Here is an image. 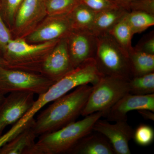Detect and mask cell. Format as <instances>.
<instances>
[{"label": "cell", "instance_id": "obj_13", "mask_svg": "<svg viewBox=\"0 0 154 154\" xmlns=\"http://www.w3.org/2000/svg\"><path fill=\"white\" fill-rule=\"evenodd\" d=\"M66 39L69 56L74 68L87 60L94 58L97 40L92 32L73 30Z\"/></svg>", "mask_w": 154, "mask_h": 154}, {"label": "cell", "instance_id": "obj_12", "mask_svg": "<svg viewBox=\"0 0 154 154\" xmlns=\"http://www.w3.org/2000/svg\"><path fill=\"white\" fill-rule=\"evenodd\" d=\"M66 38H62L45 60L39 74L56 82L73 69Z\"/></svg>", "mask_w": 154, "mask_h": 154}, {"label": "cell", "instance_id": "obj_1", "mask_svg": "<svg viewBox=\"0 0 154 154\" xmlns=\"http://www.w3.org/2000/svg\"><path fill=\"white\" fill-rule=\"evenodd\" d=\"M93 86L83 85L53 101L42 112L33 125L36 135L53 132L75 121L81 115Z\"/></svg>", "mask_w": 154, "mask_h": 154}, {"label": "cell", "instance_id": "obj_21", "mask_svg": "<svg viewBox=\"0 0 154 154\" xmlns=\"http://www.w3.org/2000/svg\"><path fill=\"white\" fill-rule=\"evenodd\" d=\"M125 19L134 35L142 33L154 25V14L145 12L130 11L125 15Z\"/></svg>", "mask_w": 154, "mask_h": 154}, {"label": "cell", "instance_id": "obj_2", "mask_svg": "<svg viewBox=\"0 0 154 154\" xmlns=\"http://www.w3.org/2000/svg\"><path fill=\"white\" fill-rule=\"evenodd\" d=\"M103 76L99 71L94 58L85 61L66 75L54 83L48 91L38 96L33 106L22 118L13 126L19 130L45 105L66 95L72 89L83 85L94 86Z\"/></svg>", "mask_w": 154, "mask_h": 154}, {"label": "cell", "instance_id": "obj_20", "mask_svg": "<svg viewBox=\"0 0 154 154\" xmlns=\"http://www.w3.org/2000/svg\"><path fill=\"white\" fill-rule=\"evenodd\" d=\"M108 33L128 55V52L133 48L131 40L134 34L127 22L125 17L117 23Z\"/></svg>", "mask_w": 154, "mask_h": 154}, {"label": "cell", "instance_id": "obj_33", "mask_svg": "<svg viewBox=\"0 0 154 154\" xmlns=\"http://www.w3.org/2000/svg\"><path fill=\"white\" fill-rule=\"evenodd\" d=\"M5 95H3L2 94H0V104L2 102L3 100L5 98Z\"/></svg>", "mask_w": 154, "mask_h": 154}, {"label": "cell", "instance_id": "obj_14", "mask_svg": "<svg viewBox=\"0 0 154 154\" xmlns=\"http://www.w3.org/2000/svg\"><path fill=\"white\" fill-rule=\"evenodd\" d=\"M144 109L154 112V94L137 95L129 93L116 102L105 116L108 121H127L128 112Z\"/></svg>", "mask_w": 154, "mask_h": 154}, {"label": "cell", "instance_id": "obj_27", "mask_svg": "<svg viewBox=\"0 0 154 154\" xmlns=\"http://www.w3.org/2000/svg\"><path fill=\"white\" fill-rule=\"evenodd\" d=\"M134 49L141 52L154 54V32L151 31L146 34L138 42Z\"/></svg>", "mask_w": 154, "mask_h": 154}, {"label": "cell", "instance_id": "obj_4", "mask_svg": "<svg viewBox=\"0 0 154 154\" xmlns=\"http://www.w3.org/2000/svg\"><path fill=\"white\" fill-rule=\"evenodd\" d=\"M60 40L33 44L24 38H12L1 56L7 68L39 73L45 60Z\"/></svg>", "mask_w": 154, "mask_h": 154}, {"label": "cell", "instance_id": "obj_32", "mask_svg": "<svg viewBox=\"0 0 154 154\" xmlns=\"http://www.w3.org/2000/svg\"><path fill=\"white\" fill-rule=\"evenodd\" d=\"M0 67L7 68V64L6 62L1 55H0Z\"/></svg>", "mask_w": 154, "mask_h": 154}, {"label": "cell", "instance_id": "obj_22", "mask_svg": "<svg viewBox=\"0 0 154 154\" xmlns=\"http://www.w3.org/2000/svg\"><path fill=\"white\" fill-rule=\"evenodd\" d=\"M129 94L146 95L154 94V72L132 77L128 80Z\"/></svg>", "mask_w": 154, "mask_h": 154}, {"label": "cell", "instance_id": "obj_24", "mask_svg": "<svg viewBox=\"0 0 154 154\" xmlns=\"http://www.w3.org/2000/svg\"><path fill=\"white\" fill-rule=\"evenodd\" d=\"M23 0H1L0 13L6 25L10 30L14 25V19Z\"/></svg>", "mask_w": 154, "mask_h": 154}, {"label": "cell", "instance_id": "obj_17", "mask_svg": "<svg viewBox=\"0 0 154 154\" xmlns=\"http://www.w3.org/2000/svg\"><path fill=\"white\" fill-rule=\"evenodd\" d=\"M128 12L126 9L119 7L96 13L91 32L96 36L108 33Z\"/></svg>", "mask_w": 154, "mask_h": 154}, {"label": "cell", "instance_id": "obj_26", "mask_svg": "<svg viewBox=\"0 0 154 154\" xmlns=\"http://www.w3.org/2000/svg\"><path fill=\"white\" fill-rule=\"evenodd\" d=\"M80 3L96 13L120 7L115 0H79Z\"/></svg>", "mask_w": 154, "mask_h": 154}, {"label": "cell", "instance_id": "obj_5", "mask_svg": "<svg viewBox=\"0 0 154 154\" xmlns=\"http://www.w3.org/2000/svg\"><path fill=\"white\" fill-rule=\"evenodd\" d=\"M97 47L94 59L104 76L131 78L128 55L108 33L96 36Z\"/></svg>", "mask_w": 154, "mask_h": 154}, {"label": "cell", "instance_id": "obj_6", "mask_svg": "<svg viewBox=\"0 0 154 154\" xmlns=\"http://www.w3.org/2000/svg\"><path fill=\"white\" fill-rule=\"evenodd\" d=\"M129 93L128 80L103 76L93 86L81 115L85 117L96 112H102L105 116L116 102Z\"/></svg>", "mask_w": 154, "mask_h": 154}, {"label": "cell", "instance_id": "obj_23", "mask_svg": "<svg viewBox=\"0 0 154 154\" xmlns=\"http://www.w3.org/2000/svg\"><path fill=\"white\" fill-rule=\"evenodd\" d=\"M47 16L66 15L80 3L79 0H43Z\"/></svg>", "mask_w": 154, "mask_h": 154}, {"label": "cell", "instance_id": "obj_19", "mask_svg": "<svg viewBox=\"0 0 154 154\" xmlns=\"http://www.w3.org/2000/svg\"><path fill=\"white\" fill-rule=\"evenodd\" d=\"M96 14L90 8L80 3L67 15L73 30L91 32Z\"/></svg>", "mask_w": 154, "mask_h": 154}, {"label": "cell", "instance_id": "obj_3", "mask_svg": "<svg viewBox=\"0 0 154 154\" xmlns=\"http://www.w3.org/2000/svg\"><path fill=\"white\" fill-rule=\"evenodd\" d=\"M105 115L103 112H96L56 131L41 135L30 154L67 153L79 140L93 131L95 122Z\"/></svg>", "mask_w": 154, "mask_h": 154}, {"label": "cell", "instance_id": "obj_7", "mask_svg": "<svg viewBox=\"0 0 154 154\" xmlns=\"http://www.w3.org/2000/svg\"><path fill=\"white\" fill-rule=\"evenodd\" d=\"M55 82L42 75L19 70L0 67V94L15 92L43 94Z\"/></svg>", "mask_w": 154, "mask_h": 154}, {"label": "cell", "instance_id": "obj_34", "mask_svg": "<svg viewBox=\"0 0 154 154\" xmlns=\"http://www.w3.org/2000/svg\"><path fill=\"white\" fill-rule=\"evenodd\" d=\"M0 2H1V0H0Z\"/></svg>", "mask_w": 154, "mask_h": 154}, {"label": "cell", "instance_id": "obj_16", "mask_svg": "<svg viewBox=\"0 0 154 154\" xmlns=\"http://www.w3.org/2000/svg\"><path fill=\"white\" fill-rule=\"evenodd\" d=\"M92 132L81 139L67 154H114V150L109 141L103 135Z\"/></svg>", "mask_w": 154, "mask_h": 154}, {"label": "cell", "instance_id": "obj_28", "mask_svg": "<svg viewBox=\"0 0 154 154\" xmlns=\"http://www.w3.org/2000/svg\"><path fill=\"white\" fill-rule=\"evenodd\" d=\"M129 12L140 11L154 15V0H134L129 5Z\"/></svg>", "mask_w": 154, "mask_h": 154}, {"label": "cell", "instance_id": "obj_15", "mask_svg": "<svg viewBox=\"0 0 154 154\" xmlns=\"http://www.w3.org/2000/svg\"><path fill=\"white\" fill-rule=\"evenodd\" d=\"M32 119L17 134L0 148V154H30L36 143V135L33 129Z\"/></svg>", "mask_w": 154, "mask_h": 154}, {"label": "cell", "instance_id": "obj_25", "mask_svg": "<svg viewBox=\"0 0 154 154\" xmlns=\"http://www.w3.org/2000/svg\"><path fill=\"white\" fill-rule=\"evenodd\" d=\"M133 139L138 145L142 146H149L153 142V128L147 125L141 124L134 131Z\"/></svg>", "mask_w": 154, "mask_h": 154}, {"label": "cell", "instance_id": "obj_31", "mask_svg": "<svg viewBox=\"0 0 154 154\" xmlns=\"http://www.w3.org/2000/svg\"><path fill=\"white\" fill-rule=\"evenodd\" d=\"M116 3L118 4L119 5L124 8L126 9L127 11L129 12V5L134 0H115Z\"/></svg>", "mask_w": 154, "mask_h": 154}, {"label": "cell", "instance_id": "obj_9", "mask_svg": "<svg viewBox=\"0 0 154 154\" xmlns=\"http://www.w3.org/2000/svg\"><path fill=\"white\" fill-rule=\"evenodd\" d=\"M30 92L10 93L0 104V137L7 126L15 124L30 110L35 102Z\"/></svg>", "mask_w": 154, "mask_h": 154}, {"label": "cell", "instance_id": "obj_8", "mask_svg": "<svg viewBox=\"0 0 154 154\" xmlns=\"http://www.w3.org/2000/svg\"><path fill=\"white\" fill-rule=\"evenodd\" d=\"M47 16L43 0H23L11 30L13 38H24Z\"/></svg>", "mask_w": 154, "mask_h": 154}, {"label": "cell", "instance_id": "obj_30", "mask_svg": "<svg viewBox=\"0 0 154 154\" xmlns=\"http://www.w3.org/2000/svg\"><path fill=\"white\" fill-rule=\"evenodd\" d=\"M140 114L146 120H154V112L149 110H137Z\"/></svg>", "mask_w": 154, "mask_h": 154}, {"label": "cell", "instance_id": "obj_10", "mask_svg": "<svg viewBox=\"0 0 154 154\" xmlns=\"http://www.w3.org/2000/svg\"><path fill=\"white\" fill-rule=\"evenodd\" d=\"M72 30L67 15L47 16L24 38L30 44H38L66 38Z\"/></svg>", "mask_w": 154, "mask_h": 154}, {"label": "cell", "instance_id": "obj_11", "mask_svg": "<svg viewBox=\"0 0 154 154\" xmlns=\"http://www.w3.org/2000/svg\"><path fill=\"white\" fill-rule=\"evenodd\" d=\"M93 131L103 135L109 141L115 154H130L129 142L133 137L134 130L127 121H109L99 119L93 127Z\"/></svg>", "mask_w": 154, "mask_h": 154}, {"label": "cell", "instance_id": "obj_29", "mask_svg": "<svg viewBox=\"0 0 154 154\" xmlns=\"http://www.w3.org/2000/svg\"><path fill=\"white\" fill-rule=\"evenodd\" d=\"M13 38L11 30L4 21L0 13V53L1 56L5 49L9 41ZM2 57V56H1Z\"/></svg>", "mask_w": 154, "mask_h": 154}, {"label": "cell", "instance_id": "obj_18", "mask_svg": "<svg viewBox=\"0 0 154 154\" xmlns=\"http://www.w3.org/2000/svg\"><path fill=\"white\" fill-rule=\"evenodd\" d=\"M128 58L131 78L154 72V54L139 51L133 47Z\"/></svg>", "mask_w": 154, "mask_h": 154}]
</instances>
